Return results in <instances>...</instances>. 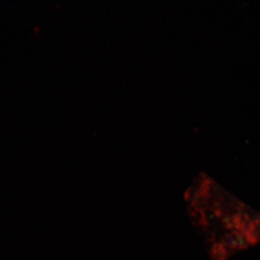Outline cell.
Listing matches in <instances>:
<instances>
[{"instance_id":"1","label":"cell","mask_w":260,"mask_h":260,"mask_svg":"<svg viewBox=\"0 0 260 260\" xmlns=\"http://www.w3.org/2000/svg\"><path fill=\"white\" fill-rule=\"evenodd\" d=\"M186 208L212 260H228L260 243V211L213 178L200 174L185 193Z\"/></svg>"}]
</instances>
